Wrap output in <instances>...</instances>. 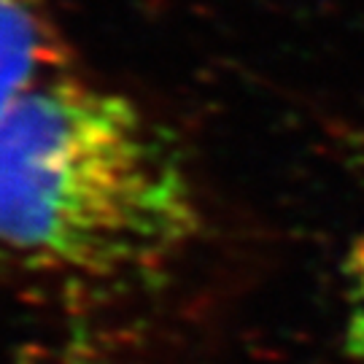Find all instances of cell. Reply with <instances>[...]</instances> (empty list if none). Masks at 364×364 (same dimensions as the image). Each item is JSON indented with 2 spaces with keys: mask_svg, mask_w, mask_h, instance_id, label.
I'll return each mask as SVG.
<instances>
[{
  "mask_svg": "<svg viewBox=\"0 0 364 364\" xmlns=\"http://www.w3.org/2000/svg\"><path fill=\"white\" fill-rule=\"evenodd\" d=\"M203 227L176 146L124 95L46 76L0 117V254L33 273H156Z\"/></svg>",
  "mask_w": 364,
  "mask_h": 364,
  "instance_id": "cell-1",
  "label": "cell"
},
{
  "mask_svg": "<svg viewBox=\"0 0 364 364\" xmlns=\"http://www.w3.org/2000/svg\"><path fill=\"white\" fill-rule=\"evenodd\" d=\"M43 0H0V117L30 87L65 70Z\"/></svg>",
  "mask_w": 364,
  "mask_h": 364,
  "instance_id": "cell-2",
  "label": "cell"
},
{
  "mask_svg": "<svg viewBox=\"0 0 364 364\" xmlns=\"http://www.w3.org/2000/svg\"><path fill=\"white\" fill-rule=\"evenodd\" d=\"M343 343L353 364H364V224L351 251L346 267V324Z\"/></svg>",
  "mask_w": 364,
  "mask_h": 364,
  "instance_id": "cell-3",
  "label": "cell"
}]
</instances>
